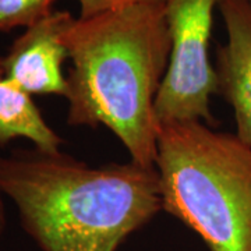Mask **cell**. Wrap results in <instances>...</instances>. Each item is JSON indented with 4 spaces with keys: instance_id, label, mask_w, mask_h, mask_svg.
Here are the masks:
<instances>
[{
    "instance_id": "6",
    "label": "cell",
    "mask_w": 251,
    "mask_h": 251,
    "mask_svg": "<svg viewBox=\"0 0 251 251\" xmlns=\"http://www.w3.org/2000/svg\"><path fill=\"white\" fill-rule=\"evenodd\" d=\"M226 42L216 49L218 94L233 110L236 135L251 147V4L221 0Z\"/></svg>"
},
{
    "instance_id": "7",
    "label": "cell",
    "mask_w": 251,
    "mask_h": 251,
    "mask_svg": "<svg viewBox=\"0 0 251 251\" xmlns=\"http://www.w3.org/2000/svg\"><path fill=\"white\" fill-rule=\"evenodd\" d=\"M24 138L46 152L60 151L62 138L48 125L32 95L6 77L0 63V147Z\"/></svg>"
},
{
    "instance_id": "4",
    "label": "cell",
    "mask_w": 251,
    "mask_h": 251,
    "mask_svg": "<svg viewBox=\"0 0 251 251\" xmlns=\"http://www.w3.org/2000/svg\"><path fill=\"white\" fill-rule=\"evenodd\" d=\"M221 0H163L171 36L169 64L155 100L158 125L204 122L214 126L209 102L218 92L209 60L214 11Z\"/></svg>"
},
{
    "instance_id": "5",
    "label": "cell",
    "mask_w": 251,
    "mask_h": 251,
    "mask_svg": "<svg viewBox=\"0 0 251 251\" xmlns=\"http://www.w3.org/2000/svg\"><path fill=\"white\" fill-rule=\"evenodd\" d=\"M75 17L60 10L31 27L11 44L9 52L0 57L6 77L29 95L67 94V77L63 63L69 59L64 35Z\"/></svg>"
},
{
    "instance_id": "2",
    "label": "cell",
    "mask_w": 251,
    "mask_h": 251,
    "mask_svg": "<svg viewBox=\"0 0 251 251\" xmlns=\"http://www.w3.org/2000/svg\"><path fill=\"white\" fill-rule=\"evenodd\" d=\"M0 191L42 251H117L163 211L155 166H90L62 151L0 158Z\"/></svg>"
},
{
    "instance_id": "11",
    "label": "cell",
    "mask_w": 251,
    "mask_h": 251,
    "mask_svg": "<svg viewBox=\"0 0 251 251\" xmlns=\"http://www.w3.org/2000/svg\"><path fill=\"white\" fill-rule=\"evenodd\" d=\"M249 1H250V4H251V0H249Z\"/></svg>"
},
{
    "instance_id": "1",
    "label": "cell",
    "mask_w": 251,
    "mask_h": 251,
    "mask_svg": "<svg viewBox=\"0 0 251 251\" xmlns=\"http://www.w3.org/2000/svg\"><path fill=\"white\" fill-rule=\"evenodd\" d=\"M64 42L72 60L67 123L105 126L125 145L130 161L155 166V100L171 56L163 0L75 18Z\"/></svg>"
},
{
    "instance_id": "8",
    "label": "cell",
    "mask_w": 251,
    "mask_h": 251,
    "mask_svg": "<svg viewBox=\"0 0 251 251\" xmlns=\"http://www.w3.org/2000/svg\"><path fill=\"white\" fill-rule=\"evenodd\" d=\"M56 0H0V31L28 28L48 17Z\"/></svg>"
},
{
    "instance_id": "10",
    "label": "cell",
    "mask_w": 251,
    "mask_h": 251,
    "mask_svg": "<svg viewBox=\"0 0 251 251\" xmlns=\"http://www.w3.org/2000/svg\"><path fill=\"white\" fill-rule=\"evenodd\" d=\"M3 193L0 191V239L3 236L4 227H6V209H4V201H3Z\"/></svg>"
},
{
    "instance_id": "3",
    "label": "cell",
    "mask_w": 251,
    "mask_h": 251,
    "mask_svg": "<svg viewBox=\"0 0 251 251\" xmlns=\"http://www.w3.org/2000/svg\"><path fill=\"white\" fill-rule=\"evenodd\" d=\"M162 209L209 251H251V147L204 122L159 126Z\"/></svg>"
},
{
    "instance_id": "9",
    "label": "cell",
    "mask_w": 251,
    "mask_h": 251,
    "mask_svg": "<svg viewBox=\"0 0 251 251\" xmlns=\"http://www.w3.org/2000/svg\"><path fill=\"white\" fill-rule=\"evenodd\" d=\"M77 1L80 6V17L88 18L109 10L120 9L125 6L143 3V1H152V0H77Z\"/></svg>"
}]
</instances>
